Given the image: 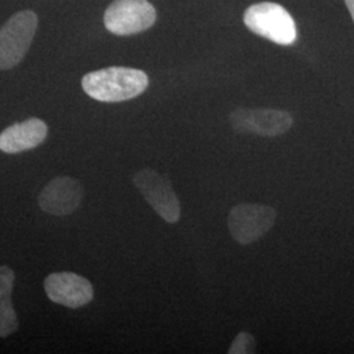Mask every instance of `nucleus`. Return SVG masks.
Listing matches in <instances>:
<instances>
[{
    "label": "nucleus",
    "instance_id": "f257e3e1",
    "mask_svg": "<svg viewBox=\"0 0 354 354\" xmlns=\"http://www.w3.org/2000/svg\"><path fill=\"white\" fill-rule=\"evenodd\" d=\"M82 87L89 97L97 102H127L147 89L149 76L137 68L108 67L83 76Z\"/></svg>",
    "mask_w": 354,
    "mask_h": 354
},
{
    "label": "nucleus",
    "instance_id": "f03ea898",
    "mask_svg": "<svg viewBox=\"0 0 354 354\" xmlns=\"http://www.w3.org/2000/svg\"><path fill=\"white\" fill-rule=\"evenodd\" d=\"M244 24L260 37L288 46L297 39V26L290 13L272 1L253 4L244 12Z\"/></svg>",
    "mask_w": 354,
    "mask_h": 354
},
{
    "label": "nucleus",
    "instance_id": "7ed1b4c3",
    "mask_svg": "<svg viewBox=\"0 0 354 354\" xmlns=\"http://www.w3.org/2000/svg\"><path fill=\"white\" fill-rule=\"evenodd\" d=\"M37 26V15L24 10L15 13L0 28V70H11L24 59Z\"/></svg>",
    "mask_w": 354,
    "mask_h": 354
},
{
    "label": "nucleus",
    "instance_id": "20e7f679",
    "mask_svg": "<svg viewBox=\"0 0 354 354\" xmlns=\"http://www.w3.org/2000/svg\"><path fill=\"white\" fill-rule=\"evenodd\" d=\"M156 21V10L149 0H113L104 13V26L115 36L138 35Z\"/></svg>",
    "mask_w": 354,
    "mask_h": 354
},
{
    "label": "nucleus",
    "instance_id": "39448f33",
    "mask_svg": "<svg viewBox=\"0 0 354 354\" xmlns=\"http://www.w3.org/2000/svg\"><path fill=\"white\" fill-rule=\"evenodd\" d=\"M277 213L273 207L260 203H239L228 215L232 238L243 245L259 241L273 227Z\"/></svg>",
    "mask_w": 354,
    "mask_h": 354
},
{
    "label": "nucleus",
    "instance_id": "423d86ee",
    "mask_svg": "<svg viewBox=\"0 0 354 354\" xmlns=\"http://www.w3.org/2000/svg\"><path fill=\"white\" fill-rule=\"evenodd\" d=\"M134 185L155 213L160 215L165 222L176 223L180 219L181 206L168 177L151 168H146L134 176Z\"/></svg>",
    "mask_w": 354,
    "mask_h": 354
},
{
    "label": "nucleus",
    "instance_id": "0eeeda50",
    "mask_svg": "<svg viewBox=\"0 0 354 354\" xmlns=\"http://www.w3.org/2000/svg\"><path fill=\"white\" fill-rule=\"evenodd\" d=\"M231 124L241 133H252L263 137H277L292 127V117L277 109H236L231 114Z\"/></svg>",
    "mask_w": 354,
    "mask_h": 354
},
{
    "label": "nucleus",
    "instance_id": "6e6552de",
    "mask_svg": "<svg viewBox=\"0 0 354 354\" xmlns=\"http://www.w3.org/2000/svg\"><path fill=\"white\" fill-rule=\"evenodd\" d=\"M48 298L54 304H62L70 308H79L93 299V286L88 279L71 273H51L45 282Z\"/></svg>",
    "mask_w": 354,
    "mask_h": 354
},
{
    "label": "nucleus",
    "instance_id": "1a4fd4ad",
    "mask_svg": "<svg viewBox=\"0 0 354 354\" xmlns=\"http://www.w3.org/2000/svg\"><path fill=\"white\" fill-rule=\"evenodd\" d=\"M84 196L82 184L73 177H55L41 192L39 207L48 214L64 216L74 213Z\"/></svg>",
    "mask_w": 354,
    "mask_h": 354
},
{
    "label": "nucleus",
    "instance_id": "9d476101",
    "mask_svg": "<svg viewBox=\"0 0 354 354\" xmlns=\"http://www.w3.org/2000/svg\"><path fill=\"white\" fill-rule=\"evenodd\" d=\"M48 137V127L39 118H28L13 124L0 133V151L6 153L33 150Z\"/></svg>",
    "mask_w": 354,
    "mask_h": 354
},
{
    "label": "nucleus",
    "instance_id": "9b49d317",
    "mask_svg": "<svg viewBox=\"0 0 354 354\" xmlns=\"http://www.w3.org/2000/svg\"><path fill=\"white\" fill-rule=\"evenodd\" d=\"M19 328V320L11 297L0 298V337H7Z\"/></svg>",
    "mask_w": 354,
    "mask_h": 354
},
{
    "label": "nucleus",
    "instance_id": "f8f14e48",
    "mask_svg": "<svg viewBox=\"0 0 354 354\" xmlns=\"http://www.w3.org/2000/svg\"><path fill=\"white\" fill-rule=\"evenodd\" d=\"M252 352H254V339L247 332H241L235 337L228 351L230 354H245L252 353Z\"/></svg>",
    "mask_w": 354,
    "mask_h": 354
},
{
    "label": "nucleus",
    "instance_id": "ddd939ff",
    "mask_svg": "<svg viewBox=\"0 0 354 354\" xmlns=\"http://www.w3.org/2000/svg\"><path fill=\"white\" fill-rule=\"evenodd\" d=\"M15 285V272L10 266H0V298L11 297Z\"/></svg>",
    "mask_w": 354,
    "mask_h": 354
},
{
    "label": "nucleus",
    "instance_id": "4468645a",
    "mask_svg": "<svg viewBox=\"0 0 354 354\" xmlns=\"http://www.w3.org/2000/svg\"><path fill=\"white\" fill-rule=\"evenodd\" d=\"M345 4H346L349 12L352 15V19H353L354 21V0H345Z\"/></svg>",
    "mask_w": 354,
    "mask_h": 354
}]
</instances>
